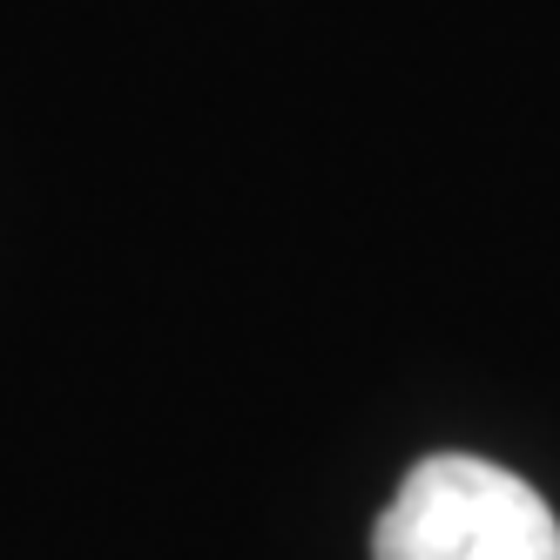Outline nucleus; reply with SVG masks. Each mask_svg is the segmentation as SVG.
<instances>
[{"label": "nucleus", "mask_w": 560, "mask_h": 560, "mask_svg": "<svg viewBox=\"0 0 560 560\" xmlns=\"http://www.w3.org/2000/svg\"><path fill=\"white\" fill-rule=\"evenodd\" d=\"M378 560H560V520L520 472L432 453L378 520Z\"/></svg>", "instance_id": "nucleus-1"}]
</instances>
